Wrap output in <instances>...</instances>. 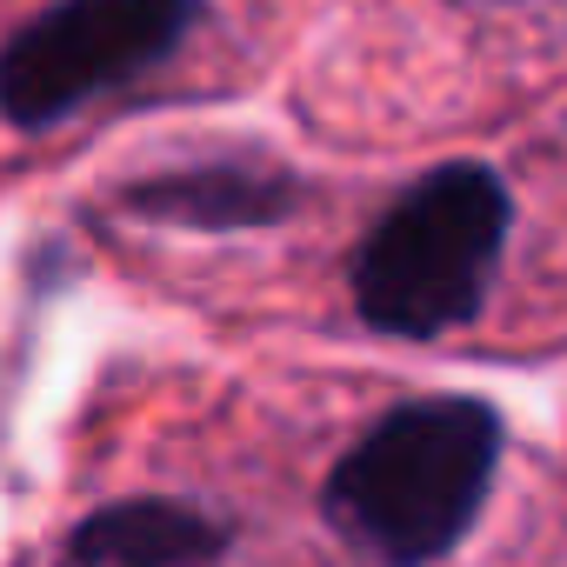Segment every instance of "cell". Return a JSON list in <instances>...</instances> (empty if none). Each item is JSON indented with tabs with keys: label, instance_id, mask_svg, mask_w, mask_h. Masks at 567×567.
<instances>
[{
	"label": "cell",
	"instance_id": "obj_1",
	"mask_svg": "<svg viewBox=\"0 0 567 567\" xmlns=\"http://www.w3.org/2000/svg\"><path fill=\"white\" fill-rule=\"evenodd\" d=\"M501 467V414L474 394H427L381 414L328 474V527L374 567H427L467 540Z\"/></svg>",
	"mask_w": 567,
	"mask_h": 567
},
{
	"label": "cell",
	"instance_id": "obj_2",
	"mask_svg": "<svg viewBox=\"0 0 567 567\" xmlns=\"http://www.w3.org/2000/svg\"><path fill=\"white\" fill-rule=\"evenodd\" d=\"M514 194L487 161H447L421 174L354 247L348 288L374 334L441 341L487 308L507 254Z\"/></svg>",
	"mask_w": 567,
	"mask_h": 567
},
{
	"label": "cell",
	"instance_id": "obj_3",
	"mask_svg": "<svg viewBox=\"0 0 567 567\" xmlns=\"http://www.w3.org/2000/svg\"><path fill=\"white\" fill-rule=\"evenodd\" d=\"M207 21V0H54L8 34L0 54V107L14 134H41L87 101L167 68L194 28Z\"/></svg>",
	"mask_w": 567,
	"mask_h": 567
},
{
	"label": "cell",
	"instance_id": "obj_4",
	"mask_svg": "<svg viewBox=\"0 0 567 567\" xmlns=\"http://www.w3.org/2000/svg\"><path fill=\"white\" fill-rule=\"evenodd\" d=\"M301 174L260 161V154H227V161H194V167H167L147 181L121 187V207L134 220L154 227H187V234H247V227H274L301 207Z\"/></svg>",
	"mask_w": 567,
	"mask_h": 567
},
{
	"label": "cell",
	"instance_id": "obj_5",
	"mask_svg": "<svg viewBox=\"0 0 567 567\" xmlns=\"http://www.w3.org/2000/svg\"><path fill=\"white\" fill-rule=\"evenodd\" d=\"M227 547H234V520L174 494H141V501L94 507L68 534L61 567H220Z\"/></svg>",
	"mask_w": 567,
	"mask_h": 567
},
{
	"label": "cell",
	"instance_id": "obj_6",
	"mask_svg": "<svg viewBox=\"0 0 567 567\" xmlns=\"http://www.w3.org/2000/svg\"><path fill=\"white\" fill-rule=\"evenodd\" d=\"M467 8H507V0H467Z\"/></svg>",
	"mask_w": 567,
	"mask_h": 567
}]
</instances>
